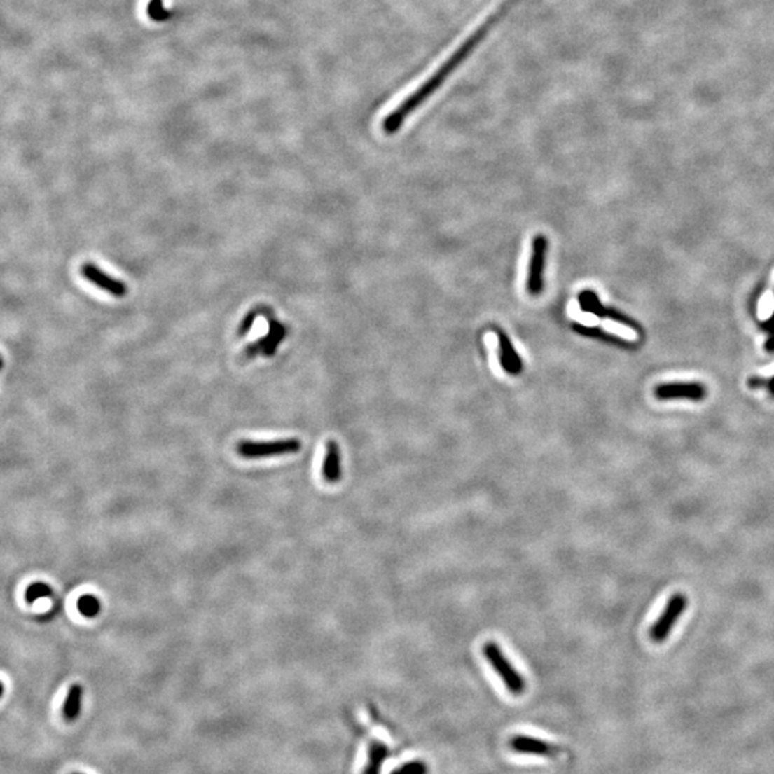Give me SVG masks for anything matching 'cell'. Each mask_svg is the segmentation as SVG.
<instances>
[{"mask_svg": "<svg viewBox=\"0 0 774 774\" xmlns=\"http://www.w3.org/2000/svg\"><path fill=\"white\" fill-rule=\"evenodd\" d=\"M548 256V238L538 234L532 240V253L528 267V278H526V290L530 296L537 297L544 290V271L546 267Z\"/></svg>", "mask_w": 774, "mask_h": 774, "instance_id": "obj_4", "label": "cell"}, {"mask_svg": "<svg viewBox=\"0 0 774 774\" xmlns=\"http://www.w3.org/2000/svg\"><path fill=\"white\" fill-rule=\"evenodd\" d=\"M515 4V0H504L501 5L495 8V11L483 19V22L474 29L471 35L460 42V45L442 62V64L433 71L417 88L412 90V94L406 97L400 105L393 109L387 118L383 120L382 127L383 131L387 135L396 134L400 127L403 125L405 119L417 109L430 95L435 94V90L448 79V76L456 71V68L467 59L476 48L478 45L486 38V35L490 32V29L497 25L498 20L502 19V16L506 13V11Z\"/></svg>", "mask_w": 774, "mask_h": 774, "instance_id": "obj_1", "label": "cell"}, {"mask_svg": "<svg viewBox=\"0 0 774 774\" xmlns=\"http://www.w3.org/2000/svg\"><path fill=\"white\" fill-rule=\"evenodd\" d=\"M572 330L581 336H585V337H590V338H595V340H601V342L604 343H608V345H614V346H618L621 349H628V350H633V349H637V345L633 343V342H628V340H624L623 337L619 336H615V334H611L600 327H586V326H582V324H578V323H574L572 324Z\"/></svg>", "mask_w": 774, "mask_h": 774, "instance_id": "obj_12", "label": "cell"}, {"mask_svg": "<svg viewBox=\"0 0 774 774\" xmlns=\"http://www.w3.org/2000/svg\"><path fill=\"white\" fill-rule=\"evenodd\" d=\"M761 329L764 331H767V334H768V338L766 342L767 352H774V312H773L771 317L766 323L761 324Z\"/></svg>", "mask_w": 774, "mask_h": 774, "instance_id": "obj_21", "label": "cell"}, {"mask_svg": "<svg viewBox=\"0 0 774 774\" xmlns=\"http://www.w3.org/2000/svg\"><path fill=\"white\" fill-rule=\"evenodd\" d=\"M323 478L329 483H337L342 479V452L334 441L326 443V456L323 460Z\"/></svg>", "mask_w": 774, "mask_h": 774, "instance_id": "obj_11", "label": "cell"}, {"mask_svg": "<svg viewBox=\"0 0 774 774\" xmlns=\"http://www.w3.org/2000/svg\"><path fill=\"white\" fill-rule=\"evenodd\" d=\"M509 746L515 753L542 756V757H553L560 752V749L555 745H552V742H548L535 737H528V735H515L509 741Z\"/></svg>", "mask_w": 774, "mask_h": 774, "instance_id": "obj_9", "label": "cell"}, {"mask_svg": "<svg viewBox=\"0 0 774 774\" xmlns=\"http://www.w3.org/2000/svg\"><path fill=\"white\" fill-rule=\"evenodd\" d=\"M2 364H4V361H2V357H0V368H2Z\"/></svg>", "mask_w": 774, "mask_h": 774, "instance_id": "obj_24", "label": "cell"}, {"mask_svg": "<svg viewBox=\"0 0 774 774\" xmlns=\"http://www.w3.org/2000/svg\"><path fill=\"white\" fill-rule=\"evenodd\" d=\"M82 697H83L82 686H79V684L71 686V689L67 694L64 707H62V716H64V719L67 721L71 723V721H75L79 717L81 710H82Z\"/></svg>", "mask_w": 774, "mask_h": 774, "instance_id": "obj_14", "label": "cell"}, {"mask_svg": "<svg viewBox=\"0 0 774 774\" xmlns=\"http://www.w3.org/2000/svg\"><path fill=\"white\" fill-rule=\"evenodd\" d=\"M749 386L753 387V389H757V387H767L770 394L774 397V376L770 378V379H760V378H752L749 380Z\"/></svg>", "mask_w": 774, "mask_h": 774, "instance_id": "obj_22", "label": "cell"}, {"mask_svg": "<svg viewBox=\"0 0 774 774\" xmlns=\"http://www.w3.org/2000/svg\"><path fill=\"white\" fill-rule=\"evenodd\" d=\"M146 13H148L149 19H152L155 22H164L170 18V11H167L164 8L163 0H149L148 8H146Z\"/></svg>", "mask_w": 774, "mask_h": 774, "instance_id": "obj_19", "label": "cell"}, {"mask_svg": "<svg viewBox=\"0 0 774 774\" xmlns=\"http://www.w3.org/2000/svg\"><path fill=\"white\" fill-rule=\"evenodd\" d=\"M258 316H265V317L272 316L271 308L261 305V307L253 308L251 312L247 313V315L244 316L242 322L240 323V327H238V337H244L247 333H249V331L251 330V327H253V324H254V322H256V319H257Z\"/></svg>", "mask_w": 774, "mask_h": 774, "instance_id": "obj_16", "label": "cell"}, {"mask_svg": "<svg viewBox=\"0 0 774 774\" xmlns=\"http://www.w3.org/2000/svg\"><path fill=\"white\" fill-rule=\"evenodd\" d=\"M4 693H5V686H4L2 681H0V697L4 696Z\"/></svg>", "mask_w": 774, "mask_h": 774, "instance_id": "obj_23", "label": "cell"}, {"mask_svg": "<svg viewBox=\"0 0 774 774\" xmlns=\"http://www.w3.org/2000/svg\"><path fill=\"white\" fill-rule=\"evenodd\" d=\"M81 274L90 284L97 286L98 289L106 291L116 298H122L128 294V287L125 283L108 275L94 263H83L81 267Z\"/></svg>", "mask_w": 774, "mask_h": 774, "instance_id": "obj_7", "label": "cell"}, {"mask_svg": "<svg viewBox=\"0 0 774 774\" xmlns=\"http://www.w3.org/2000/svg\"><path fill=\"white\" fill-rule=\"evenodd\" d=\"M389 757V747L382 741H371L367 753V763L361 774H380L383 763Z\"/></svg>", "mask_w": 774, "mask_h": 774, "instance_id": "obj_13", "label": "cell"}, {"mask_svg": "<svg viewBox=\"0 0 774 774\" xmlns=\"http://www.w3.org/2000/svg\"><path fill=\"white\" fill-rule=\"evenodd\" d=\"M482 653L488 663L492 665L493 671L502 679L506 690L512 696H522L526 690V681L523 675H520L519 671L506 658L501 645L497 641H486L482 647Z\"/></svg>", "mask_w": 774, "mask_h": 774, "instance_id": "obj_2", "label": "cell"}, {"mask_svg": "<svg viewBox=\"0 0 774 774\" xmlns=\"http://www.w3.org/2000/svg\"><path fill=\"white\" fill-rule=\"evenodd\" d=\"M495 331H497L498 342H499V363H501V367L504 368V371H506V373L511 375V376L520 375L522 370H523V361L520 360L518 352L515 350V347L511 342V338L501 329H495Z\"/></svg>", "mask_w": 774, "mask_h": 774, "instance_id": "obj_10", "label": "cell"}, {"mask_svg": "<svg viewBox=\"0 0 774 774\" xmlns=\"http://www.w3.org/2000/svg\"><path fill=\"white\" fill-rule=\"evenodd\" d=\"M53 594L52 588L46 582H34L30 583L25 591V600L27 604H34L41 598H48Z\"/></svg>", "mask_w": 774, "mask_h": 774, "instance_id": "obj_18", "label": "cell"}, {"mask_svg": "<svg viewBox=\"0 0 774 774\" xmlns=\"http://www.w3.org/2000/svg\"><path fill=\"white\" fill-rule=\"evenodd\" d=\"M687 605H689V601L684 594H674L668 600L663 614L658 616L651 630H649V637H651V640L656 642H663L664 640H667L671 630L677 624L678 618L686 612Z\"/></svg>", "mask_w": 774, "mask_h": 774, "instance_id": "obj_5", "label": "cell"}, {"mask_svg": "<svg viewBox=\"0 0 774 774\" xmlns=\"http://www.w3.org/2000/svg\"><path fill=\"white\" fill-rule=\"evenodd\" d=\"M390 774H429V767L423 761H409L401 764Z\"/></svg>", "mask_w": 774, "mask_h": 774, "instance_id": "obj_20", "label": "cell"}, {"mask_svg": "<svg viewBox=\"0 0 774 774\" xmlns=\"http://www.w3.org/2000/svg\"><path fill=\"white\" fill-rule=\"evenodd\" d=\"M578 303H579V307L582 312L585 313H591L600 319H607V312H608V307H605L598 294L593 290H582L579 294H578Z\"/></svg>", "mask_w": 774, "mask_h": 774, "instance_id": "obj_15", "label": "cell"}, {"mask_svg": "<svg viewBox=\"0 0 774 774\" xmlns=\"http://www.w3.org/2000/svg\"><path fill=\"white\" fill-rule=\"evenodd\" d=\"M654 396L658 400L689 399L701 401L707 396V389L701 383H664L656 387Z\"/></svg>", "mask_w": 774, "mask_h": 774, "instance_id": "obj_8", "label": "cell"}, {"mask_svg": "<svg viewBox=\"0 0 774 774\" xmlns=\"http://www.w3.org/2000/svg\"><path fill=\"white\" fill-rule=\"evenodd\" d=\"M301 449V442L296 438L278 439L270 442L242 441L237 445V453L245 459H263L272 456H283L297 453Z\"/></svg>", "mask_w": 774, "mask_h": 774, "instance_id": "obj_3", "label": "cell"}, {"mask_svg": "<svg viewBox=\"0 0 774 774\" xmlns=\"http://www.w3.org/2000/svg\"><path fill=\"white\" fill-rule=\"evenodd\" d=\"M267 319H268V334L247 346L242 352L244 359L247 360L254 359L256 356H258V353H263L264 356L271 357L278 349V346H280V343L286 338L287 336L286 326L282 324L280 322H277L272 316Z\"/></svg>", "mask_w": 774, "mask_h": 774, "instance_id": "obj_6", "label": "cell"}, {"mask_svg": "<svg viewBox=\"0 0 774 774\" xmlns=\"http://www.w3.org/2000/svg\"><path fill=\"white\" fill-rule=\"evenodd\" d=\"M76 774H81V773H76Z\"/></svg>", "mask_w": 774, "mask_h": 774, "instance_id": "obj_25", "label": "cell"}, {"mask_svg": "<svg viewBox=\"0 0 774 774\" xmlns=\"http://www.w3.org/2000/svg\"><path fill=\"white\" fill-rule=\"evenodd\" d=\"M76 605H78V611L86 618H94L101 612V601L98 597L92 594L82 595L78 600Z\"/></svg>", "mask_w": 774, "mask_h": 774, "instance_id": "obj_17", "label": "cell"}]
</instances>
